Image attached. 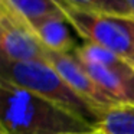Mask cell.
I'll return each mask as SVG.
<instances>
[{
	"mask_svg": "<svg viewBox=\"0 0 134 134\" xmlns=\"http://www.w3.org/2000/svg\"><path fill=\"white\" fill-rule=\"evenodd\" d=\"M97 128L104 134H134V105H115L107 110Z\"/></svg>",
	"mask_w": 134,
	"mask_h": 134,
	"instance_id": "cell-8",
	"label": "cell"
},
{
	"mask_svg": "<svg viewBox=\"0 0 134 134\" xmlns=\"http://www.w3.org/2000/svg\"><path fill=\"white\" fill-rule=\"evenodd\" d=\"M78 134H104V133H102V131H99L98 128H94V130L87 131V133H78Z\"/></svg>",
	"mask_w": 134,
	"mask_h": 134,
	"instance_id": "cell-13",
	"label": "cell"
},
{
	"mask_svg": "<svg viewBox=\"0 0 134 134\" xmlns=\"http://www.w3.org/2000/svg\"><path fill=\"white\" fill-rule=\"evenodd\" d=\"M121 19H124L125 25H127L128 30H130L131 36H133V43H134V18H121Z\"/></svg>",
	"mask_w": 134,
	"mask_h": 134,
	"instance_id": "cell-11",
	"label": "cell"
},
{
	"mask_svg": "<svg viewBox=\"0 0 134 134\" xmlns=\"http://www.w3.org/2000/svg\"><path fill=\"white\" fill-rule=\"evenodd\" d=\"M0 78L59 105L92 127L98 125L101 117L99 113L68 85V82L46 59L29 62H2Z\"/></svg>",
	"mask_w": 134,
	"mask_h": 134,
	"instance_id": "cell-2",
	"label": "cell"
},
{
	"mask_svg": "<svg viewBox=\"0 0 134 134\" xmlns=\"http://www.w3.org/2000/svg\"><path fill=\"white\" fill-rule=\"evenodd\" d=\"M29 23L43 48L49 52L72 53L78 48L71 33L72 27L62 13L42 16V18L29 20Z\"/></svg>",
	"mask_w": 134,
	"mask_h": 134,
	"instance_id": "cell-7",
	"label": "cell"
},
{
	"mask_svg": "<svg viewBox=\"0 0 134 134\" xmlns=\"http://www.w3.org/2000/svg\"><path fill=\"white\" fill-rule=\"evenodd\" d=\"M130 7V12H131V18H134V0H125Z\"/></svg>",
	"mask_w": 134,
	"mask_h": 134,
	"instance_id": "cell-12",
	"label": "cell"
},
{
	"mask_svg": "<svg viewBox=\"0 0 134 134\" xmlns=\"http://www.w3.org/2000/svg\"><path fill=\"white\" fill-rule=\"evenodd\" d=\"M4 2L9 3L16 12L20 13L27 20L62 13L55 0H4Z\"/></svg>",
	"mask_w": 134,
	"mask_h": 134,
	"instance_id": "cell-9",
	"label": "cell"
},
{
	"mask_svg": "<svg viewBox=\"0 0 134 134\" xmlns=\"http://www.w3.org/2000/svg\"><path fill=\"white\" fill-rule=\"evenodd\" d=\"M55 3L72 30H75L84 42L104 46L134 64L133 36L124 19L81 9L66 3L65 0H55Z\"/></svg>",
	"mask_w": 134,
	"mask_h": 134,
	"instance_id": "cell-3",
	"label": "cell"
},
{
	"mask_svg": "<svg viewBox=\"0 0 134 134\" xmlns=\"http://www.w3.org/2000/svg\"><path fill=\"white\" fill-rule=\"evenodd\" d=\"M0 51L2 62L42 61L46 56L29 20L4 0H0Z\"/></svg>",
	"mask_w": 134,
	"mask_h": 134,
	"instance_id": "cell-5",
	"label": "cell"
},
{
	"mask_svg": "<svg viewBox=\"0 0 134 134\" xmlns=\"http://www.w3.org/2000/svg\"><path fill=\"white\" fill-rule=\"evenodd\" d=\"M82 66L117 105H134V64L99 45L82 51Z\"/></svg>",
	"mask_w": 134,
	"mask_h": 134,
	"instance_id": "cell-4",
	"label": "cell"
},
{
	"mask_svg": "<svg viewBox=\"0 0 134 134\" xmlns=\"http://www.w3.org/2000/svg\"><path fill=\"white\" fill-rule=\"evenodd\" d=\"M97 127L0 78V134H78Z\"/></svg>",
	"mask_w": 134,
	"mask_h": 134,
	"instance_id": "cell-1",
	"label": "cell"
},
{
	"mask_svg": "<svg viewBox=\"0 0 134 134\" xmlns=\"http://www.w3.org/2000/svg\"><path fill=\"white\" fill-rule=\"evenodd\" d=\"M72 6L94 10L113 18H131V12L125 0H65Z\"/></svg>",
	"mask_w": 134,
	"mask_h": 134,
	"instance_id": "cell-10",
	"label": "cell"
},
{
	"mask_svg": "<svg viewBox=\"0 0 134 134\" xmlns=\"http://www.w3.org/2000/svg\"><path fill=\"white\" fill-rule=\"evenodd\" d=\"M45 59L58 71L59 75L68 82V85L81 98H84L88 104L92 105L98 111L99 115H102L107 110L117 105L98 87V84L91 78V75L85 71L82 64L78 61V58L74 55V52L72 53H55V52L46 51Z\"/></svg>",
	"mask_w": 134,
	"mask_h": 134,
	"instance_id": "cell-6",
	"label": "cell"
}]
</instances>
